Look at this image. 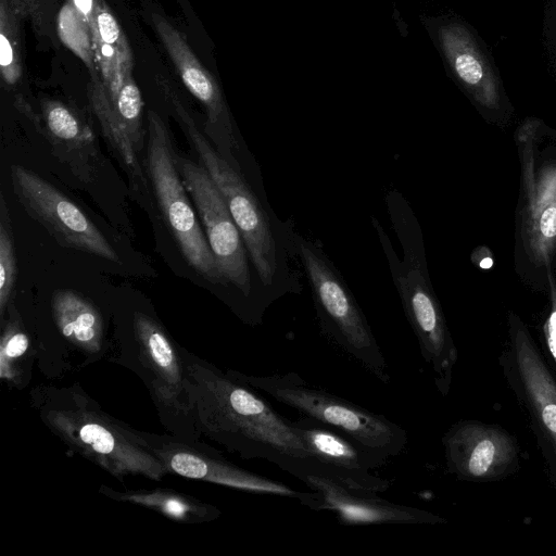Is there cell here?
Masks as SVG:
<instances>
[{
  "label": "cell",
  "instance_id": "obj_1",
  "mask_svg": "<svg viewBox=\"0 0 556 556\" xmlns=\"http://www.w3.org/2000/svg\"><path fill=\"white\" fill-rule=\"evenodd\" d=\"M185 359L192 414L202 438L243 459L273 463L302 482L309 473L329 476L293 421L277 413L258 390L186 349Z\"/></svg>",
  "mask_w": 556,
  "mask_h": 556
},
{
  "label": "cell",
  "instance_id": "obj_2",
  "mask_svg": "<svg viewBox=\"0 0 556 556\" xmlns=\"http://www.w3.org/2000/svg\"><path fill=\"white\" fill-rule=\"evenodd\" d=\"M30 400L52 434L121 483L139 476L162 481L169 473L147 447L140 430L109 415L78 384L39 386Z\"/></svg>",
  "mask_w": 556,
  "mask_h": 556
},
{
  "label": "cell",
  "instance_id": "obj_3",
  "mask_svg": "<svg viewBox=\"0 0 556 556\" xmlns=\"http://www.w3.org/2000/svg\"><path fill=\"white\" fill-rule=\"evenodd\" d=\"M117 362L144 383L163 427L173 437L204 445L192 414L185 349L155 317L135 311L130 330L121 339Z\"/></svg>",
  "mask_w": 556,
  "mask_h": 556
},
{
  "label": "cell",
  "instance_id": "obj_4",
  "mask_svg": "<svg viewBox=\"0 0 556 556\" xmlns=\"http://www.w3.org/2000/svg\"><path fill=\"white\" fill-rule=\"evenodd\" d=\"M230 371L252 388L340 431L387 459L401 454L407 444V433L400 425L311 384L296 372L258 376Z\"/></svg>",
  "mask_w": 556,
  "mask_h": 556
},
{
  "label": "cell",
  "instance_id": "obj_5",
  "mask_svg": "<svg viewBox=\"0 0 556 556\" xmlns=\"http://www.w3.org/2000/svg\"><path fill=\"white\" fill-rule=\"evenodd\" d=\"M161 87L199 159V164L223 195L258 277L265 286H270L278 267L277 248L269 219L258 199L240 169L220 155L200 130L176 92L165 83Z\"/></svg>",
  "mask_w": 556,
  "mask_h": 556
},
{
  "label": "cell",
  "instance_id": "obj_6",
  "mask_svg": "<svg viewBox=\"0 0 556 556\" xmlns=\"http://www.w3.org/2000/svg\"><path fill=\"white\" fill-rule=\"evenodd\" d=\"M147 170L167 228L187 263L211 283H225L176 165L168 129L154 111L148 115Z\"/></svg>",
  "mask_w": 556,
  "mask_h": 556
},
{
  "label": "cell",
  "instance_id": "obj_7",
  "mask_svg": "<svg viewBox=\"0 0 556 556\" xmlns=\"http://www.w3.org/2000/svg\"><path fill=\"white\" fill-rule=\"evenodd\" d=\"M300 252L324 331L371 375L389 383L386 357L345 282L309 242L301 241Z\"/></svg>",
  "mask_w": 556,
  "mask_h": 556
},
{
  "label": "cell",
  "instance_id": "obj_8",
  "mask_svg": "<svg viewBox=\"0 0 556 556\" xmlns=\"http://www.w3.org/2000/svg\"><path fill=\"white\" fill-rule=\"evenodd\" d=\"M12 190L26 214L62 247L118 263L119 256L88 216L38 174L18 164L10 167Z\"/></svg>",
  "mask_w": 556,
  "mask_h": 556
},
{
  "label": "cell",
  "instance_id": "obj_9",
  "mask_svg": "<svg viewBox=\"0 0 556 556\" xmlns=\"http://www.w3.org/2000/svg\"><path fill=\"white\" fill-rule=\"evenodd\" d=\"M176 165L222 278L249 296L251 277L247 248L223 195L200 164L176 154Z\"/></svg>",
  "mask_w": 556,
  "mask_h": 556
},
{
  "label": "cell",
  "instance_id": "obj_10",
  "mask_svg": "<svg viewBox=\"0 0 556 556\" xmlns=\"http://www.w3.org/2000/svg\"><path fill=\"white\" fill-rule=\"evenodd\" d=\"M147 447L170 473L184 478L212 482L257 494L287 497L307 505L313 491H298L279 481L242 469L228 462L208 444L193 445L172 434L141 431Z\"/></svg>",
  "mask_w": 556,
  "mask_h": 556
},
{
  "label": "cell",
  "instance_id": "obj_11",
  "mask_svg": "<svg viewBox=\"0 0 556 556\" xmlns=\"http://www.w3.org/2000/svg\"><path fill=\"white\" fill-rule=\"evenodd\" d=\"M536 124L520 127L517 141L521 164V236L529 258L536 266L549 265L556 249V164L535 168Z\"/></svg>",
  "mask_w": 556,
  "mask_h": 556
},
{
  "label": "cell",
  "instance_id": "obj_12",
  "mask_svg": "<svg viewBox=\"0 0 556 556\" xmlns=\"http://www.w3.org/2000/svg\"><path fill=\"white\" fill-rule=\"evenodd\" d=\"M404 313L440 393L448 392L457 350L441 306L417 261L394 274Z\"/></svg>",
  "mask_w": 556,
  "mask_h": 556
},
{
  "label": "cell",
  "instance_id": "obj_13",
  "mask_svg": "<svg viewBox=\"0 0 556 556\" xmlns=\"http://www.w3.org/2000/svg\"><path fill=\"white\" fill-rule=\"evenodd\" d=\"M151 22L186 88L205 110V135L219 154L239 168L233 156L236 148L233 123L220 85L202 65L185 36L166 17L153 12Z\"/></svg>",
  "mask_w": 556,
  "mask_h": 556
},
{
  "label": "cell",
  "instance_id": "obj_14",
  "mask_svg": "<svg viewBox=\"0 0 556 556\" xmlns=\"http://www.w3.org/2000/svg\"><path fill=\"white\" fill-rule=\"evenodd\" d=\"M303 483L313 491L306 506L333 513L344 526L444 522L428 510L390 502L376 495L377 492L353 488L325 475L309 473Z\"/></svg>",
  "mask_w": 556,
  "mask_h": 556
},
{
  "label": "cell",
  "instance_id": "obj_15",
  "mask_svg": "<svg viewBox=\"0 0 556 556\" xmlns=\"http://www.w3.org/2000/svg\"><path fill=\"white\" fill-rule=\"evenodd\" d=\"M442 442L447 470L462 480H495L509 472L517 462L516 442L496 426L457 422Z\"/></svg>",
  "mask_w": 556,
  "mask_h": 556
},
{
  "label": "cell",
  "instance_id": "obj_16",
  "mask_svg": "<svg viewBox=\"0 0 556 556\" xmlns=\"http://www.w3.org/2000/svg\"><path fill=\"white\" fill-rule=\"evenodd\" d=\"M293 427L307 450L327 469L328 477L374 492L390 488V480L372 472L389 459L314 418L303 416L293 421Z\"/></svg>",
  "mask_w": 556,
  "mask_h": 556
},
{
  "label": "cell",
  "instance_id": "obj_17",
  "mask_svg": "<svg viewBox=\"0 0 556 556\" xmlns=\"http://www.w3.org/2000/svg\"><path fill=\"white\" fill-rule=\"evenodd\" d=\"M23 111L45 136L53 155L80 181L91 182L99 166V150L84 117L74 108L54 99H42L39 114L26 106Z\"/></svg>",
  "mask_w": 556,
  "mask_h": 556
},
{
  "label": "cell",
  "instance_id": "obj_18",
  "mask_svg": "<svg viewBox=\"0 0 556 556\" xmlns=\"http://www.w3.org/2000/svg\"><path fill=\"white\" fill-rule=\"evenodd\" d=\"M450 70L480 105L497 109V77L467 27L456 21L425 22Z\"/></svg>",
  "mask_w": 556,
  "mask_h": 556
},
{
  "label": "cell",
  "instance_id": "obj_19",
  "mask_svg": "<svg viewBox=\"0 0 556 556\" xmlns=\"http://www.w3.org/2000/svg\"><path fill=\"white\" fill-rule=\"evenodd\" d=\"M513 353L532 413L556 450V381L517 316L510 317Z\"/></svg>",
  "mask_w": 556,
  "mask_h": 556
},
{
  "label": "cell",
  "instance_id": "obj_20",
  "mask_svg": "<svg viewBox=\"0 0 556 556\" xmlns=\"http://www.w3.org/2000/svg\"><path fill=\"white\" fill-rule=\"evenodd\" d=\"M91 31L98 73L111 98H115L124 81L132 76V52L128 40L104 0H92L84 15Z\"/></svg>",
  "mask_w": 556,
  "mask_h": 556
},
{
  "label": "cell",
  "instance_id": "obj_21",
  "mask_svg": "<svg viewBox=\"0 0 556 556\" xmlns=\"http://www.w3.org/2000/svg\"><path fill=\"white\" fill-rule=\"evenodd\" d=\"M55 327L86 363L105 355L104 321L99 309L74 290H58L51 300Z\"/></svg>",
  "mask_w": 556,
  "mask_h": 556
},
{
  "label": "cell",
  "instance_id": "obj_22",
  "mask_svg": "<svg viewBox=\"0 0 556 556\" xmlns=\"http://www.w3.org/2000/svg\"><path fill=\"white\" fill-rule=\"evenodd\" d=\"M99 492L111 500L151 508L182 523L211 522L222 514L219 508L212 504L167 489L118 491L108 485H101Z\"/></svg>",
  "mask_w": 556,
  "mask_h": 556
},
{
  "label": "cell",
  "instance_id": "obj_23",
  "mask_svg": "<svg viewBox=\"0 0 556 556\" xmlns=\"http://www.w3.org/2000/svg\"><path fill=\"white\" fill-rule=\"evenodd\" d=\"M22 18L8 0H0V73L8 87L15 86L22 78Z\"/></svg>",
  "mask_w": 556,
  "mask_h": 556
},
{
  "label": "cell",
  "instance_id": "obj_24",
  "mask_svg": "<svg viewBox=\"0 0 556 556\" xmlns=\"http://www.w3.org/2000/svg\"><path fill=\"white\" fill-rule=\"evenodd\" d=\"M30 349V340L24 330L21 318L14 306L10 307V317L2 321V336L0 343V374L1 378L17 384L23 377L20 361L26 358Z\"/></svg>",
  "mask_w": 556,
  "mask_h": 556
},
{
  "label": "cell",
  "instance_id": "obj_25",
  "mask_svg": "<svg viewBox=\"0 0 556 556\" xmlns=\"http://www.w3.org/2000/svg\"><path fill=\"white\" fill-rule=\"evenodd\" d=\"M17 277V263L12 232V224L4 197L0 203V316L4 319L5 311L14 291Z\"/></svg>",
  "mask_w": 556,
  "mask_h": 556
},
{
  "label": "cell",
  "instance_id": "obj_26",
  "mask_svg": "<svg viewBox=\"0 0 556 556\" xmlns=\"http://www.w3.org/2000/svg\"><path fill=\"white\" fill-rule=\"evenodd\" d=\"M12 9L22 20L30 22L36 31L45 35L47 30V17L43 0H8Z\"/></svg>",
  "mask_w": 556,
  "mask_h": 556
},
{
  "label": "cell",
  "instance_id": "obj_27",
  "mask_svg": "<svg viewBox=\"0 0 556 556\" xmlns=\"http://www.w3.org/2000/svg\"><path fill=\"white\" fill-rule=\"evenodd\" d=\"M551 287V312L545 324V334L548 349L556 363V283L552 276H549Z\"/></svg>",
  "mask_w": 556,
  "mask_h": 556
}]
</instances>
